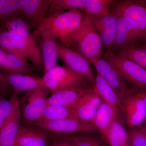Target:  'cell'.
Listing matches in <instances>:
<instances>
[{
	"mask_svg": "<svg viewBox=\"0 0 146 146\" xmlns=\"http://www.w3.org/2000/svg\"><path fill=\"white\" fill-rule=\"evenodd\" d=\"M93 25L100 37L103 46L112 49L116 38L117 17L110 12L102 17H91Z\"/></svg>",
	"mask_w": 146,
	"mask_h": 146,
	"instance_id": "15",
	"label": "cell"
},
{
	"mask_svg": "<svg viewBox=\"0 0 146 146\" xmlns=\"http://www.w3.org/2000/svg\"><path fill=\"white\" fill-rule=\"evenodd\" d=\"M0 70L5 73L12 72L7 53L0 48Z\"/></svg>",
	"mask_w": 146,
	"mask_h": 146,
	"instance_id": "34",
	"label": "cell"
},
{
	"mask_svg": "<svg viewBox=\"0 0 146 146\" xmlns=\"http://www.w3.org/2000/svg\"><path fill=\"white\" fill-rule=\"evenodd\" d=\"M113 0H85L84 11L91 17L108 15L115 2Z\"/></svg>",
	"mask_w": 146,
	"mask_h": 146,
	"instance_id": "26",
	"label": "cell"
},
{
	"mask_svg": "<svg viewBox=\"0 0 146 146\" xmlns=\"http://www.w3.org/2000/svg\"><path fill=\"white\" fill-rule=\"evenodd\" d=\"M110 12L134 22L138 27L142 41H146V1H115Z\"/></svg>",
	"mask_w": 146,
	"mask_h": 146,
	"instance_id": "5",
	"label": "cell"
},
{
	"mask_svg": "<svg viewBox=\"0 0 146 146\" xmlns=\"http://www.w3.org/2000/svg\"><path fill=\"white\" fill-rule=\"evenodd\" d=\"M6 30L11 34L25 39L32 49L42 58L41 48L35 41V37L31 33L28 25L21 17H16L5 22Z\"/></svg>",
	"mask_w": 146,
	"mask_h": 146,
	"instance_id": "19",
	"label": "cell"
},
{
	"mask_svg": "<svg viewBox=\"0 0 146 146\" xmlns=\"http://www.w3.org/2000/svg\"><path fill=\"white\" fill-rule=\"evenodd\" d=\"M41 79V84L52 93L91 83L85 77L67 66L58 65L44 74Z\"/></svg>",
	"mask_w": 146,
	"mask_h": 146,
	"instance_id": "4",
	"label": "cell"
},
{
	"mask_svg": "<svg viewBox=\"0 0 146 146\" xmlns=\"http://www.w3.org/2000/svg\"><path fill=\"white\" fill-rule=\"evenodd\" d=\"M140 127L146 133V121L142 125L140 126Z\"/></svg>",
	"mask_w": 146,
	"mask_h": 146,
	"instance_id": "38",
	"label": "cell"
},
{
	"mask_svg": "<svg viewBox=\"0 0 146 146\" xmlns=\"http://www.w3.org/2000/svg\"><path fill=\"white\" fill-rule=\"evenodd\" d=\"M92 65L96 68L97 74L101 76L114 89L123 105L127 99L134 94L135 89L129 87L119 73L107 60L100 58Z\"/></svg>",
	"mask_w": 146,
	"mask_h": 146,
	"instance_id": "8",
	"label": "cell"
},
{
	"mask_svg": "<svg viewBox=\"0 0 146 146\" xmlns=\"http://www.w3.org/2000/svg\"><path fill=\"white\" fill-rule=\"evenodd\" d=\"M91 87L88 83L53 92L47 98V105H56L70 109Z\"/></svg>",
	"mask_w": 146,
	"mask_h": 146,
	"instance_id": "17",
	"label": "cell"
},
{
	"mask_svg": "<svg viewBox=\"0 0 146 146\" xmlns=\"http://www.w3.org/2000/svg\"><path fill=\"white\" fill-rule=\"evenodd\" d=\"M85 3V0H52L46 18L66 10H78L82 12Z\"/></svg>",
	"mask_w": 146,
	"mask_h": 146,
	"instance_id": "27",
	"label": "cell"
},
{
	"mask_svg": "<svg viewBox=\"0 0 146 146\" xmlns=\"http://www.w3.org/2000/svg\"><path fill=\"white\" fill-rule=\"evenodd\" d=\"M115 53L125 58L146 69V44L138 42L131 44L115 52Z\"/></svg>",
	"mask_w": 146,
	"mask_h": 146,
	"instance_id": "24",
	"label": "cell"
},
{
	"mask_svg": "<svg viewBox=\"0 0 146 146\" xmlns=\"http://www.w3.org/2000/svg\"><path fill=\"white\" fill-rule=\"evenodd\" d=\"M115 120L117 121V117L114 109L108 104L103 102L96 113L93 123L104 140L106 139L110 128Z\"/></svg>",
	"mask_w": 146,
	"mask_h": 146,
	"instance_id": "23",
	"label": "cell"
},
{
	"mask_svg": "<svg viewBox=\"0 0 146 146\" xmlns=\"http://www.w3.org/2000/svg\"><path fill=\"white\" fill-rule=\"evenodd\" d=\"M72 146H105L103 141L90 133H80L66 136Z\"/></svg>",
	"mask_w": 146,
	"mask_h": 146,
	"instance_id": "31",
	"label": "cell"
},
{
	"mask_svg": "<svg viewBox=\"0 0 146 146\" xmlns=\"http://www.w3.org/2000/svg\"><path fill=\"white\" fill-rule=\"evenodd\" d=\"M103 102L94 86H91L69 109V118L84 122L93 123L96 113Z\"/></svg>",
	"mask_w": 146,
	"mask_h": 146,
	"instance_id": "9",
	"label": "cell"
},
{
	"mask_svg": "<svg viewBox=\"0 0 146 146\" xmlns=\"http://www.w3.org/2000/svg\"><path fill=\"white\" fill-rule=\"evenodd\" d=\"M125 124L129 128L138 127L146 121V106L137 90L123 105Z\"/></svg>",
	"mask_w": 146,
	"mask_h": 146,
	"instance_id": "13",
	"label": "cell"
},
{
	"mask_svg": "<svg viewBox=\"0 0 146 146\" xmlns=\"http://www.w3.org/2000/svg\"><path fill=\"white\" fill-rule=\"evenodd\" d=\"M68 45L75 47L91 65L100 59L104 53L101 39L88 15H85L81 25L71 36Z\"/></svg>",
	"mask_w": 146,
	"mask_h": 146,
	"instance_id": "1",
	"label": "cell"
},
{
	"mask_svg": "<svg viewBox=\"0 0 146 146\" xmlns=\"http://www.w3.org/2000/svg\"><path fill=\"white\" fill-rule=\"evenodd\" d=\"M116 16L117 17V33L111 50L117 51L132 43L142 41L138 27L134 22L125 17Z\"/></svg>",
	"mask_w": 146,
	"mask_h": 146,
	"instance_id": "14",
	"label": "cell"
},
{
	"mask_svg": "<svg viewBox=\"0 0 146 146\" xmlns=\"http://www.w3.org/2000/svg\"></svg>",
	"mask_w": 146,
	"mask_h": 146,
	"instance_id": "41",
	"label": "cell"
},
{
	"mask_svg": "<svg viewBox=\"0 0 146 146\" xmlns=\"http://www.w3.org/2000/svg\"><path fill=\"white\" fill-rule=\"evenodd\" d=\"M46 131L38 127H20L15 146H48V137Z\"/></svg>",
	"mask_w": 146,
	"mask_h": 146,
	"instance_id": "20",
	"label": "cell"
},
{
	"mask_svg": "<svg viewBox=\"0 0 146 146\" xmlns=\"http://www.w3.org/2000/svg\"><path fill=\"white\" fill-rule=\"evenodd\" d=\"M50 92L40 84L27 95V102L24 105L23 116L29 122H36L42 117L43 111L47 106V96Z\"/></svg>",
	"mask_w": 146,
	"mask_h": 146,
	"instance_id": "12",
	"label": "cell"
},
{
	"mask_svg": "<svg viewBox=\"0 0 146 146\" xmlns=\"http://www.w3.org/2000/svg\"><path fill=\"white\" fill-rule=\"evenodd\" d=\"M19 102L18 95L14 93L9 100L3 98L0 99V130L13 115Z\"/></svg>",
	"mask_w": 146,
	"mask_h": 146,
	"instance_id": "29",
	"label": "cell"
},
{
	"mask_svg": "<svg viewBox=\"0 0 146 146\" xmlns=\"http://www.w3.org/2000/svg\"><path fill=\"white\" fill-rule=\"evenodd\" d=\"M104 102L111 106L115 111L117 121L123 125L125 124L123 106L116 92L107 82L97 74L95 84L93 85Z\"/></svg>",
	"mask_w": 146,
	"mask_h": 146,
	"instance_id": "16",
	"label": "cell"
},
{
	"mask_svg": "<svg viewBox=\"0 0 146 146\" xmlns=\"http://www.w3.org/2000/svg\"><path fill=\"white\" fill-rule=\"evenodd\" d=\"M56 47L58 57L64 62L65 66L85 77L94 85L96 75L88 59L78 51L63 43L57 42Z\"/></svg>",
	"mask_w": 146,
	"mask_h": 146,
	"instance_id": "7",
	"label": "cell"
},
{
	"mask_svg": "<svg viewBox=\"0 0 146 146\" xmlns=\"http://www.w3.org/2000/svg\"><path fill=\"white\" fill-rule=\"evenodd\" d=\"M6 81L13 87L14 94L21 92L28 93L33 91L41 84V79L32 76L20 73H9L3 74Z\"/></svg>",
	"mask_w": 146,
	"mask_h": 146,
	"instance_id": "22",
	"label": "cell"
},
{
	"mask_svg": "<svg viewBox=\"0 0 146 146\" xmlns=\"http://www.w3.org/2000/svg\"><path fill=\"white\" fill-rule=\"evenodd\" d=\"M138 94L140 95L143 100L146 106V91H137Z\"/></svg>",
	"mask_w": 146,
	"mask_h": 146,
	"instance_id": "37",
	"label": "cell"
},
{
	"mask_svg": "<svg viewBox=\"0 0 146 146\" xmlns=\"http://www.w3.org/2000/svg\"><path fill=\"white\" fill-rule=\"evenodd\" d=\"M105 141L110 146H131L127 131L116 120L110 127Z\"/></svg>",
	"mask_w": 146,
	"mask_h": 146,
	"instance_id": "25",
	"label": "cell"
},
{
	"mask_svg": "<svg viewBox=\"0 0 146 146\" xmlns=\"http://www.w3.org/2000/svg\"><path fill=\"white\" fill-rule=\"evenodd\" d=\"M10 85L6 81L3 74L0 72V88L5 92H8Z\"/></svg>",
	"mask_w": 146,
	"mask_h": 146,
	"instance_id": "36",
	"label": "cell"
},
{
	"mask_svg": "<svg viewBox=\"0 0 146 146\" xmlns=\"http://www.w3.org/2000/svg\"><path fill=\"white\" fill-rule=\"evenodd\" d=\"M7 53L11 67V73H20L23 74L32 75L33 72L28 63L25 62L20 58L11 53Z\"/></svg>",
	"mask_w": 146,
	"mask_h": 146,
	"instance_id": "32",
	"label": "cell"
},
{
	"mask_svg": "<svg viewBox=\"0 0 146 146\" xmlns=\"http://www.w3.org/2000/svg\"><path fill=\"white\" fill-rule=\"evenodd\" d=\"M23 0H0V19L5 22L21 17Z\"/></svg>",
	"mask_w": 146,
	"mask_h": 146,
	"instance_id": "28",
	"label": "cell"
},
{
	"mask_svg": "<svg viewBox=\"0 0 146 146\" xmlns=\"http://www.w3.org/2000/svg\"><path fill=\"white\" fill-rule=\"evenodd\" d=\"M51 146H72L66 136L58 138L53 142Z\"/></svg>",
	"mask_w": 146,
	"mask_h": 146,
	"instance_id": "35",
	"label": "cell"
},
{
	"mask_svg": "<svg viewBox=\"0 0 146 146\" xmlns=\"http://www.w3.org/2000/svg\"><path fill=\"white\" fill-rule=\"evenodd\" d=\"M0 48L15 55L26 63L28 59H29L38 69L44 68L42 58L34 52L26 41L6 30L0 31Z\"/></svg>",
	"mask_w": 146,
	"mask_h": 146,
	"instance_id": "6",
	"label": "cell"
},
{
	"mask_svg": "<svg viewBox=\"0 0 146 146\" xmlns=\"http://www.w3.org/2000/svg\"><path fill=\"white\" fill-rule=\"evenodd\" d=\"M101 58L108 61L125 81L137 91H146V69L133 61L121 57L112 50H106Z\"/></svg>",
	"mask_w": 146,
	"mask_h": 146,
	"instance_id": "2",
	"label": "cell"
},
{
	"mask_svg": "<svg viewBox=\"0 0 146 146\" xmlns=\"http://www.w3.org/2000/svg\"><path fill=\"white\" fill-rule=\"evenodd\" d=\"M131 146H146V133L140 126L127 130Z\"/></svg>",
	"mask_w": 146,
	"mask_h": 146,
	"instance_id": "33",
	"label": "cell"
},
{
	"mask_svg": "<svg viewBox=\"0 0 146 146\" xmlns=\"http://www.w3.org/2000/svg\"><path fill=\"white\" fill-rule=\"evenodd\" d=\"M5 92L4 91H3L2 89L0 88V99L2 98H3V92Z\"/></svg>",
	"mask_w": 146,
	"mask_h": 146,
	"instance_id": "39",
	"label": "cell"
},
{
	"mask_svg": "<svg viewBox=\"0 0 146 146\" xmlns=\"http://www.w3.org/2000/svg\"><path fill=\"white\" fill-rule=\"evenodd\" d=\"M36 33L40 37V48L45 74L57 65V42L49 27L44 21L38 27Z\"/></svg>",
	"mask_w": 146,
	"mask_h": 146,
	"instance_id": "11",
	"label": "cell"
},
{
	"mask_svg": "<svg viewBox=\"0 0 146 146\" xmlns=\"http://www.w3.org/2000/svg\"><path fill=\"white\" fill-rule=\"evenodd\" d=\"M52 0H23L21 18L38 27L45 20Z\"/></svg>",
	"mask_w": 146,
	"mask_h": 146,
	"instance_id": "18",
	"label": "cell"
},
{
	"mask_svg": "<svg viewBox=\"0 0 146 146\" xmlns=\"http://www.w3.org/2000/svg\"></svg>",
	"mask_w": 146,
	"mask_h": 146,
	"instance_id": "40",
	"label": "cell"
},
{
	"mask_svg": "<svg viewBox=\"0 0 146 146\" xmlns=\"http://www.w3.org/2000/svg\"><path fill=\"white\" fill-rule=\"evenodd\" d=\"M70 109L68 108L56 105H47L41 119L38 121H50L69 118Z\"/></svg>",
	"mask_w": 146,
	"mask_h": 146,
	"instance_id": "30",
	"label": "cell"
},
{
	"mask_svg": "<svg viewBox=\"0 0 146 146\" xmlns=\"http://www.w3.org/2000/svg\"><path fill=\"white\" fill-rule=\"evenodd\" d=\"M34 124L46 131L68 135L78 133L92 134L98 131L93 123L84 122L70 118L50 121H37Z\"/></svg>",
	"mask_w": 146,
	"mask_h": 146,
	"instance_id": "10",
	"label": "cell"
},
{
	"mask_svg": "<svg viewBox=\"0 0 146 146\" xmlns=\"http://www.w3.org/2000/svg\"><path fill=\"white\" fill-rule=\"evenodd\" d=\"M21 118V105L19 102L13 115L0 130V146H15Z\"/></svg>",
	"mask_w": 146,
	"mask_h": 146,
	"instance_id": "21",
	"label": "cell"
},
{
	"mask_svg": "<svg viewBox=\"0 0 146 146\" xmlns=\"http://www.w3.org/2000/svg\"><path fill=\"white\" fill-rule=\"evenodd\" d=\"M85 16L80 11H68L45 18L56 39L68 46L71 36L81 25Z\"/></svg>",
	"mask_w": 146,
	"mask_h": 146,
	"instance_id": "3",
	"label": "cell"
}]
</instances>
